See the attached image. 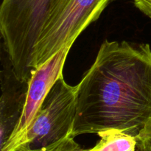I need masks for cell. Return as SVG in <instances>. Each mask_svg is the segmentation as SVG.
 Segmentation results:
<instances>
[{
  "instance_id": "cell-1",
  "label": "cell",
  "mask_w": 151,
  "mask_h": 151,
  "mask_svg": "<svg viewBox=\"0 0 151 151\" xmlns=\"http://www.w3.org/2000/svg\"><path fill=\"white\" fill-rule=\"evenodd\" d=\"M151 121V47L103 41L77 85L72 136L116 128L138 137Z\"/></svg>"
},
{
  "instance_id": "cell-4",
  "label": "cell",
  "mask_w": 151,
  "mask_h": 151,
  "mask_svg": "<svg viewBox=\"0 0 151 151\" xmlns=\"http://www.w3.org/2000/svg\"><path fill=\"white\" fill-rule=\"evenodd\" d=\"M77 110V86L59 78L44 99L19 151L39 148L72 134Z\"/></svg>"
},
{
  "instance_id": "cell-3",
  "label": "cell",
  "mask_w": 151,
  "mask_h": 151,
  "mask_svg": "<svg viewBox=\"0 0 151 151\" xmlns=\"http://www.w3.org/2000/svg\"><path fill=\"white\" fill-rule=\"evenodd\" d=\"M111 0H51L45 22L34 46L33 70L78 37L96 22Z\"/></svg>"
},
{
  "instance_id": "cell-6",
  "label": "cell",
  "mask_w": 151,
  "mask_h": 151,
  "mask_svg": "<svg viewBox=\"0 0 151 151\" xmlns=\"http://www.w3.org/2000/svg\"><path fill=\"white\" fill-rule=\"evenodd\" d=\"M27 87L24 89L9 88L7 85L2 86L1 97V142L0 147L4 145L14 129L24 103Z\"/></svg>"
},
{
  "instance_id": "cell-9",
  "label": "cell",
  "mask_w": 151,
  "mask_h": 151,
  "mask_svg": "<svg viewBox=\"0 0 151 151\" xmlns=\"http://www.w3.org/2000/svg\"><path fill=\"white\" fill-rule=\"evenodd\" d=\"M136 7L151 19V0H134Z\"/></svg>"
},
{
  "instance_id": "cell-5",
  "label": "cell",
  "mask_w": 151,
  "mask_h": 151,
  "mask_svg": "<svg viewBox=\"0 0 151 151\" xmlns=\"http://www.w3.org/2000/svg\"><path fill=\"white\" fill-rule=\"evenodd\" d=\"M72 47H65L32 72L27 83L26 97L22 114L1 151H19L28 130L44 99L55 83L63 76V69Z\"/></svg>"
},
{
  "instance_id": "cell-2",
  "label": "cell",
  "mask_w": 151,
  "mask_h": 151,
  "mask_svg": "<svg viewBox=\"0 0 151 151\" xmlns=\"http://www.w3.org/2000/svg\"><path fill=\"white\" fill-rule=\"evenodd\" d=\"M51 0H3L0 30L16 79L27 83L32 75L34 46L46 19Z\"/></svg>"
},
{
  "instance_id": "cell-10",
  "label": "cell",
  "mask_w": 151,
  "mask_h": 151,
  "mask_svg": "<svg viewBox=\"0 0 151 151\" xmlns=\"http://www.w3.org/2000/svg\"><path fill=\"white\" fill-rule=\"evenodd\" d=\"M137 139H139L145 142L151 148V121L150 123L146 126L142 133L137 137Z\"/></svg>"
},
{
  "instance_id": "cell-7",
  "label": "cell",
  "mask_w": 151,
  "mask_h": 151,
  "mask_svg": "<svg viewBox=\"0 0 151 151\" xmlns=\"http://www.w3.org/2000/svg\"><path fill=\"white\" fill-rule=\"evenodd\" d=\"M100 139L90 151H137L138 139L116 128L105 130L97 134Z\"/></svg>"
},
{
  "instance_id": "cell-11",
  "label": "cell",
  "mask_w": 151,
  "mask_h": 151,
  "mask_svg": "<svg viewBox=\"0 0 151 151\" xmlns=\"http://www.w3.org/2000/svg\"><path fill=\"white\" fill-rule=\"evenodd\" d=\"M137 151H151V148L145 142L139 139Z\"/></svg>"
},
{
  "instance_id": "cell-8",
  "label": "cell",
  "mask_w": 151,
  "mask_h": 151,
  "mask_svg": "<svg viewBox=\"0 0 151 151\" xmlns=\"http://www.w3.org/2000/svg\"><path fill=\"white\" fill-rule=\"evenodd\" d=\"M75 138L70 134L47 146L28 151H90V149L82 148Z\"/></svg>"
}]
</instances>
